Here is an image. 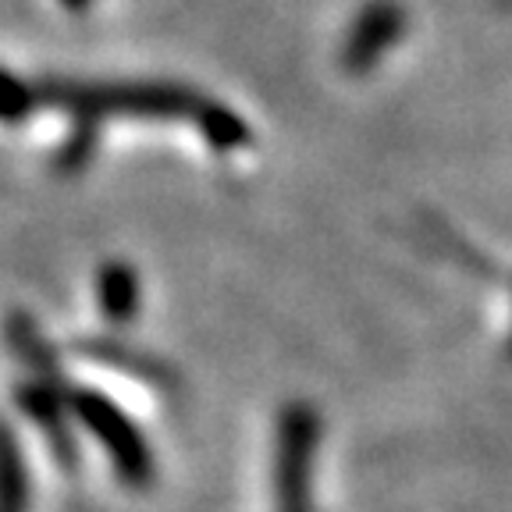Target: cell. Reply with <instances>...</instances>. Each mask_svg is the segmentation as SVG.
<instances>
[{"label":"cell","instance_id":"6da1fadb","mask_svg":"<svg viewBox=\"0 0 512 512\" xmlns=\"http://www.w3.org/2000/svg\"><path fill=\"white\" fill-rule=\"evenodd\" d=\"M40 104L72 118L107 121H189L196 132L214 118L217 100L203 96L182 82L164 79H72V75H43L36 79Z\"/></svg>","mask_w":512,"mask_h":512},{"label":"cell","instance_id":"4fadbf2b","mask_svg":"<svg viewBox=\"0 0 512 512\" xmlns=\"http://www.w3.org/2000/svg\"><path fill=\"white\" fill-rule=\"evenodd\" d=\"M509 356H512V335H509Z\"/></svg>","mask_w":512,"mask_h":512},{"label":"cell","instance_id":"30bf717a","mask_svg":"<svg viewBox=\"0 0 512 512\" xmlns=\"http://www.w3.org/2000/svg\"><path fill=\"white\" fill-rule=\"evenodd\" d=\"M36 111H43L36 82L0 68V125H25Z\"/></svg>","mask_w":512,"mask_h":512},{"label":"cell","instance_id":"8fae6325","mask_svg":"<svg viewBox=\"0 0 512 512\" xmlns=\"http://www.w3.org/2000/svg\"><path fill=\"white\" fill-rule=\"evenodd\" d=\"M96 146H100V121L75 118L72 128H68V136H64V143L54 150V168L61 171V175H79L89 160H93Z\"/></svg>","mask_w":512,"mask_h":512},{"label":"cell","instance_id":"7a4b0ae2","mask_svg":"<svg viewBox=\"0 0 512 512\" xmlns=\"http://www.w3.org/2000/svg\"><path fill=\"white\" fill-rule=\"evenodd\" d=\"M68 402H72L75 424L86 427L89 438L104 448L107 463L114 466L121 484L132 491L150 488L153 480H157V459H153V445L143 434V427L100 388L72 384Z\"/></svg>","mask_w":512,"mask_h":512},{"label":"cell","instance_id":"ba28073f","mask_svg":"<svg viewBox=\"0 0 512 512\" xmlns=\"http://www.w3.org/2000/svg\"><path fill=\"white\" fill-rule=\"evenodd\" d=\"M96 303L104 313L107 324L114 328H125L132 324L139 310V274L125 260H107L100 271H96Z\"/></svg>","mask_w":512,"mask_h":512},{"label":"cell","instance_id":"52a82bcc","mask_svg":"<svg viewBox=\"0 0 512 512\" xmlns=\"http://www.w3.org/2000/svg\"><path fill=\"white\" fill-rule=\"evenodd\" d=\"M4 335H8L11 352L18 356L29 377H40V381L50 384H68L61 374V363H57V352L54 345L47 342V335L40 331V324L29 317L25 310H15L4 324Z\"/></svg>","mask_w":512,"mask_h":512},{"label":"cell","instance_id":"7c38bea8","mask_svg":"<svg viewBox=\"0 0 512 512\" xmlns=\"http://www.w3.org/2000/svg\"><path fill=\"white\" fill-rule=\"evenodd\" d=\"M61 4L68 11H75V15H79V11H89V4H93V0H61Z\"/></svg>","mask_w":512,"mask_h":512},{"label":"cell","instance_id":"9c48e42d","mask_svg":"<svg viewBox=\"0 0 512 512\" xmlns=\"http://www.w3.org/2000/svg\"><path fill=\"white\" fill-rule=\"evenodd\" d=\"M29 505L32 488L22 445H18L15 431L0 420V512H29Z\"/></svg>","mask_w":512,"mask_h":512},{"label":"cell","instance_id":"8992f818","mask_svg":"<svg viewBox=\"0 0 512 512\" xmlns=\"http://www.w3.org/2000/svg\"><path fill=\"white\" fill-rule=\"evenodd\" d=\"M72 352L100 363V367H111V370H118V374L153 384V388H171V384H175V374H171L168 363H160L157 356L121 342V338H75Z\"/></svg>","mask_w":512,"mask_h":512},{"label":"cell","instance_id":"5b68a950","mask_svg":"<svg viewBox=\"0 0 512 512\" xmlns=\"http://www.w3.org/2000/svg\"><path fill=\"white\" fill-rule=\"evenodd\" d=\"M402 32H406V8L399 0H367L360 15L352 18L338 64L349 75L374 72L381 57L388 54V47L402 40Z\"/></svg>","mask_w":512,"mask_h":512},{"label":"cell","instance_id":"277c9868","mask_svg":"<svg viewBox=\"0 0 512 512\" xmlns=\"http://www.w3.org/2000/svg\"><path fill=\"white\" fill-rule=\"evenodd\" d=\"M72 384H50L40 377H25L15 388V402L32 424L40 427V434L47 438L54 459L72 470L79 463V441H75V416H72V402H68Z\"/></svg>","mask_w":512,"mask_h":512},{"label":"cell","instance_id":"3957f363","mask_svg":"<svg viewBox=\"0 0 512 512\" xmlns=\"http://www.w3.org/2000/svg\"><path fill=\"white\" fill-rule=\"evenodd\" d=\"M320 445V416L306 402H288L274 431V502L281 512H310L313 466Z\"/></svg>","mask_w":512,"mask_h":512}]
</instances>
